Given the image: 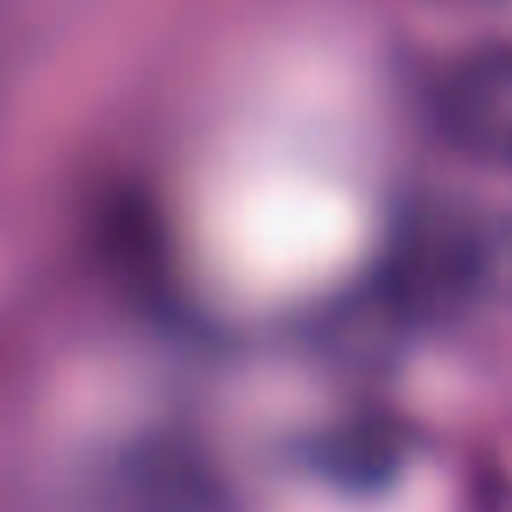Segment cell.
<instances>
[{
  "label": "cell",
  "instance_id": "cell-1",
  "mask_svg": "<svg viewBox=\"0 0 512 512\" xmlns=\"http://www.w3.org/2000/svg\"><path fill=\"white\" fill-rule=\"evenodd\" d=\"M444 124L460 148L512 164V56L492 52L468 60L444 92Z\"/></svg>",
  "mask_w": 512,
  "mask_h": 512
}]
</instances>
